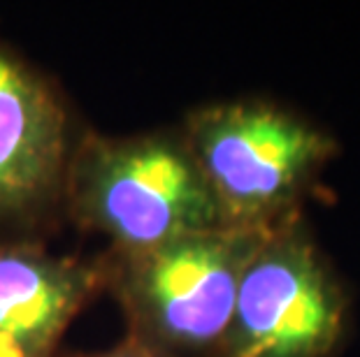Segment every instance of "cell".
<instances>
[{
  "label": "cell",
  "mask_w": 360,
  "mask_h": 357,
  "mask_svg": "<svg viewBox=\"0 0 360 357\" xmlns=\"http://www.w3.org/2000/svg\"><path fill=\"white\" fill-rule=\"evenodd\" d=\"M72 149L63 102L0 44V227L35 225L63 204Z\"/></svg>",
  "instance_id": "5"
},
{
  "label": "cell",
  "mask_w": 360,
  "mask_h": 357,
  "mask_svg": "<svg viewBox=\"0 0 360 357\" xmlns=\"http://www.w3.org/2000/svg\"><path fill=\"white\" fill-rule=\"evenodd\" d=\"M89 357H156L154 353H149L147 348H142L140 344H135L133 339L124 341L119 348H114L110 353H101V355H89Z\"/></svg>",
  "instance_id": "7"
},
{
  "label": "cell",
  "mask_w": 360,
  "mask_h": 357,
  "mask_svg": "<svg viewBox=\"0 0 360 357\" xmlns=\"http://www.w3.org/2000/svg\"><path fill=\"white\" fill-rule=\"evenodd\" d=\"M270 232V230H267ZM267 232L214 227L107 262L130 337L156 357L221 351L249 257Z\"/></svg>",
  "instance_id": "2"
},
{
  "label": "cell",
  "mask_w": 360,
  "mask_h": 357,
  "mask_svg": "<svg viewBox=\"0 0 360 357\" xmlns=\"http://www.w3.org/2000/svg\"><path fill=\"white\" fill-rule=\"evenodd\" d=\"M347 302L295 218L272 227L249 257L221 357H326Z\"/></svg>",
  "instance_id": "4"
},
{
  "label": "cell",
  "mask_w": 360,
  "mask_h": 357,
  "mask_svg": "<svg viewBox=\"0 0 360 357\" xmlns=\"http://www.w3.org/2000/svg\"><path fill=\"white\" fill-rule=\"evenodd\" d=\"M63 204L84 230L110 239L117 257L224 227L186 142L167 133L86 135L72 149Z\"/></svg>",
  "instance_id": "1"
},
{
  "label": "cell",
  "mask_w": 360,
  "mask_h": 357,
  "mask_svg": "<svg viewBox=\"0 0 360 357\" xmlns=\"http://www.w3.org/2000/svg\"><path fill=\"white\" fill-rule=\"evenodd\" d=\"M107 283V262L0 244V357H51L77 311Z\"/></svg>",
  "instance_id": "6"
},
{
  "label": "cell",
  "mask_w": 360,
  "mask_h": 357,
  "mask_svg": "<svg viewBox=\"0 0 360 357\" xmlns=\"http://www.w3.org/2000/svg\"><path fill=\"white\" fill-rule=\"evenodd\" d=\"M181 137L224 225L256 232L295 218L297 200L335 154L309 121L258 100L195 109Z\"/></svg>",
  "instance_id": "3"
}]
</instances>
